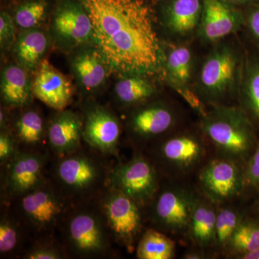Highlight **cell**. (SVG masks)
<instances>
[{
    "label": "cell",
    "mask_w": 259,
    "mask_h": 259,
    "mask_svg": "<svg viewBox=\"0 0 259 259\" xmlns=\"http://www.w3.org/2000/svg\"><path fill=\"white\" fill-rule=\"evenodd\" d=\"M13 10V18L20 28L30 30L47 18L50 8L49 0H19Z\"/></svg>",
    "instance_id": "obj_28"
},
{
    "label": "cell",
    "mask_w": 259,
    "mask_h": 259,
    "mask_svg": "<svg viewBox=\"0 0 259 259\" xmlns=\"http://www.w3.org/2000/svg\"><path fill=\"white\" fill-rule=\"evenodd\" d=\"M196 200L192 194L184 189H166L155 200L153 218L158 226L167 231H183L188 228Z\"/></svg>",
    "instance_id": "obj_8"
},
{
    "label": "cell",
    "mask_w": 259,
    "mask_h": 259,
    "mask_svg": "<svg viewBox=\"0 0 259 259\" xmlns=\"http://www.w3.org/2000/svg\"><path fill=\"white\" fill-rule=\"evenodd\" d=\"M243 65L240 54L231 46L221 44L214 47L199 74V94L213 103L223 101L238 90Z\"/></svg>",
    "instance_id": "obj_3"
},
{
    "label": "cell",
    "mask_w": 259,
    "mask_h": 259,
    "mask_svg": "<svg viewBox=\"0 0 259 259\" xmlns=\"http://www.w3.org/2000/svg\"><path fill=\"white\" fill-rule=\"evenodd\" d=\"M25 258L28 259H59L61 258L59 252L50 247H40L30 251Z\"/></svg>",
    "instance_id": "obj_36"
},
{
    "label": "cell",
    "mask_w": 259,
    "mask_h": 259,
    "mask_svg": "<svg viewBox=\"0 0 259 259\" xmlns=\"http://www.w3.org/2000/svg\"><path fill=\"white\" fill-rule=\"evenodd\" d=\"M227 1L233 2V3H243V2L251 1V0H227Z\"/></svg>",
    "instance_id": "obj_40"
},
{
    "label": "cell",
    "mask_w": 259,
    "mask_h": 259,
    "mask_svg": "<svg viewBox=\"0 0 259 259\" xmlns=\"http://www.w3.org/2000/svg\"><path fill=\"white\" fill-rule=\"evenodd\" d=\"M217 211L203 201L196 200L189 223L191 238L197 245H214Z\"/></svg>",
    "instance_id": "obj_25"
},
{
    "label": "cell",
    "mask_w": 259,
    "mask_h": 259,
    "mask_svg": "<svg viewBox=\"0 0 259 259\" xmlns=\"http://www.w3.org/2000/svg\"><path fill=\"white\" fill-rule=\"evenodd\" d=\"M15 22L13 15L6 10L0 14V42L3 49L11 47L15 41Z\"/></svg>",
    "instance_id": "obj_34"
},
{
    "label": "cell",
    "mask_w": 259,
    "mask_h": 259,
    "mask_svg": "<svg viewBox=\"0 0 259 259\" xmlns=\"http://www.w3.org/2000/svg\"><path fill=\"white\" fill-rule=\"evenodd\" d=\"M32 85L24 68L10 64L3 70L1 94L3 100L10 106L21 107L30 101Z\"/></svg>",
    "instance_id": "obj_23"
},
{
    "label": "cell",
    "mask_w": 259,
    "mask_h": 259,
    "mask_svg": "<svg viewBox=\"0 0 259 259\" xmlns=\"http://www.w3.org/2000/svg\"><path fill=\"white\" fill-rule=\"evenodd\" d=\"M204 194L214 203H223L238 197L245 187L243 168L239 163L220 157L210 161L199 176Z\"/></svg>",
    "instance_id": "obj_4"
},
{
    "label": "cell",
    "mask_w": 259,
    "mask_h": 259,
    "mask_svg": "<svg viewBox=\"0 0 259 259\" xmlns=\"http://www.w3.org/2000/svg\"><path fill=\"white\" fill-rule=\"evenodd\" d=\"M143 75H126L116 83L115 92L119 101L131 105L146 101L155 93L153 83Z\"/></svg>",
    "instance_id": "obj_26"
},
{
    "label": "cell",
    "mask_w": 259,
    "mask_h": 259,
    "mask_svg": "<svg viewBox=\"0 0 259 259\" xmlns=\"http://www.w3.org/2000/svg\"><path fill=\"white\" fill-rule=\"evenodd\" d=\"M51 27L56 40L66 48L80 47L93 40L91 20L78 0H56Z\"/></svg>",
    "instance_id": "obj_5"
},
{
    "label": "cell",
    "mask_w": 259,
    "mask_h": 259,
    "mask_svg": "<svg viewBox=\"0 0 259 259\" xmlns=\"http://www.w3.org/2000/svg\"><path fill=\"white\" fill-rule=\"evenodd\" d=\"M32 93L47 106L62 111L71 102L72 87L64 75L42 60L32 83Z\"/></svg>",
    "instance_id": "obj_10"
},
{
    "label": "cell",
    "mask_w": 259,
    "mask_h": 259,
    "mask_svg": "<svg viewBox=\"0 0 259 259\" xmlns=\"http://www.w3.org/2000/svg\"><path fill=\"white\" fill-rule=\"evenodd\" d=\"M103 212L115 238L124 245L132 246L142 226L137 202L115 189L104 201Z\"/></svg>",
    "instance_id": "obj_7"
},
{
    "label": "cell",
    "mask_w": 259,
    "mask_h": 259,
    "mask_svg": "<svg viewBox=\"0 0 259 259\" xmlns=\"http://www.w3.org/2000/svg\"><path fill=\"white\" fill-rule=\"evenodd\" d=\"M120 125L115 116L101 107L88 112L83 139L90 146L105 153H114L120 136Z\"/></svg>",
    "instance_id": "obj_13"
},
{
    "label": "cell",
    "mask_w": 259,
    "mask_h": 259,
    "mask_svg": "<svg viewBox=\"0 0 259 259\" xmlns=\"http://www.w3.org/2000/svg\"><path fill=\"white\" fill-rule=\"evenodd\" d=\"M247 25L251 35L259 42V8H255L248 15Z\"/></svg>",
    "instance_id": "obj_37"
},
{
    "label": "cell",
    "mask_w": 259,
    "mask_h": 259,
    "mask_svg": "<svg viewBox=\"0 0 259 259\" xmlns=\"http://www.w3.org/2000/svg\"><path fill=\"white\" fill-rule=\"evenodd\" d=\"M193 57L185 46L172 48L165 59V74L168 81L183 96L189 93L187 86L192 79Z\"/></svg>",
    "instance_id": "obj_24"
},
{
    "label": "cell",
    "mask_w": 259,
    "mask_h": 259,
    "mask_svg": "<svg viewBox=\"0 0 259 259\" xmlns=\"http://www.w3.org/2000/svg\"><path fill=\"white\" fill-rule=\"evenodd\" d=\"M175 253V242L154 230L144 233L137 247L140 259H171Z\"/></svg>",
    "instance_id": "obj_27"
},
{
    "label": "cell",
    "mask_w": 259,
    "mask_h": 259,
    "mask_svg": "<svg viewBox=\"0 0 259 259\" xmlns=\"http://www.w3.org/2000/svg\"><path fill=\"white\" fill-rule=\"evenodd\" d=\"M203 0H166L161 15L166 28L177 36L190 35L199 26Z\"/></svg>",
    "instance_id": "obj_16"
},
{
    "label": "cell",
    "mask_w": 259,
    "mask_h": 259,
    "mask_svg": "<svg viewBox=\"0 0 259 259\" xmlns=\"http://www.w3.org/2000/svg\"><path fill=\"white\" fill-rule=\"evenodd\" d=\"M238 91L241 108L255 126H259V58L243 63Z\"/></svg>",
    "instance_id": "obj_22"
},
{
    "label": "cell",
    "mask_w": 259,
    "mask_h": 259,
    "mask_svg": "<svg viewBox=\"0 0 259 259\" xmlns=\"http://www.w3.org/2000/svg\"><path fill=\"white\" fill-rule=\"evenodd\" d=\"M16 127L18 137L25 144H35L41 141L44 123L38 112H25L19 118Z\"/></svg>",
    "instance_id": "obj_31"
},
{
    "label": "cell",
    "mask_w": 259,
    "mask_h": 259,
    "mask_svg": "<svg viewBox=\"0 0 259 259\" xmlns=\"http://www.w3.org/2000/svg\"><path fill=\"white\" fill-rule=\"evenodd\" d=\"M202 130L220 157L245 163L258 141L255 125L241 107L217 105L202 117Z\"/></svg>",
    "instance_id": "obj_2"
},
{
    "label": "cell",
    "mask_w": 259,
    "mask_h": 259,
    "mask_svg": "<svg viewBox=\"0 0 259 259\" xmlns=\"http://www.w3.org/2000/svg\"><path fill=\"white\" fill-rule=\"evenodd\" d=\"M57 176L61 185L72 192H83L94 187L101 178L100 167L83 155H69L61 160Z\"/></svg>",
    "instance_id": "obj_14"
},
{
    "label": "cell",
    "mask_w": 259,
    "mask_h": 259,
    "mask_svg": "<svg viewBox=\"0 0 259 259\" xmlns=\"http://www.w3.org/2000/svg\"><path fill=\"white\" fill-rule=\"evenodd\" d=\"M243 175L245 187L259 192V142L245 162Z\"/></svg>",
    "instance_id": "obj_32"
},
{
    "label": "cell",
    "mask_w": 259,
    "mask_h": 259,
    "mask_svg": "<svg viewBox=\"0 0 259 259\" xmlns=\"http://www.w3.org/2000/svg\"><path fill=\"white\" fill-rule=\"evenodd\" d=\"M71 66L78 81L88 90L101 86L106 79L107 70L110 69L97 47L78 53L73 59Z\"/></svg>",
    "instance_id": "obj_20"
},
{
    "label": "cell",
    "mask_w": 259,
    "mask_h": 259,
    "mask_svg": "<svg viewBox=\"0 0 259 259\" xmlns=\"http://www.w3.org/2000/svg\"><path fill=\"white\" fill-rule=\"evenodd\" d=\"M14 1H19V0H14Z\"/></svg>",
    "instance_id": "obj_41"
},
{
    "label": "cell",
    "mask_w": 259,
    "mask_h": 259,
    "mask_svg": "<svg viewBox=\"0 0 259 259\" xmlns=\"http://www.w3.org/2000/svg\"><path fill=\"white\" fill-rule=\"evenodd\" d=\"M18 241V232L14 223L9 220H2L0 223V252L7 253L12 251Z\"/></svg>",
    "instance_id": "obj_33"
},
{
    "label": "cell",
    "mask_w": 259,
    "mask_h": 259,
    "mask_svg": "<svg viewBox=\"0 0 259 259\" xmlns=\"http://www.w3.org/2000/svg\"><path fill=\"white\" fill-rule=\"evenodd\" d=\"M205 146L199 138L191 134L172 136L162 143L159 156L168 166L181 172L198 165L205 156Z\"/></svg>",
    "instance_id": "obj_12"
},
{
    "label": "cell",
    "mask_w": 259,
    "mask_h": 259,
    "mask_svg": "<svg viewBox=\"0 0 259 259\" xmlns=\"http://www.w3.org/2000/svg\"><path fill=\"white\" fill-rule=\"evenodd\" d=\"M13 53L18 64L27 71L37 69L48 49L44 32L30 29L22 32L13 44Z\"/></svg>",
    "instance_id": "obj_21"
},
{
    "label": "cell",
    "mask_w": 259,
    "mask_h": 259,
    "mask_svg": "<svg viewBox=\"0 0 259 259\" xmlns=\"http://www.w3.org/2000/svg\"><path fill=\"white\" fill-rule=\"evenodd\" d=\"M42 171L44 161L37 155L23 153L13 158L7 175L10 193L23 195L41 186Z\"/></svg>",
    "instance_id": "obj_17"
},
{
    "label": "cell",
    "mask_w": 259,
    "mask_h": 259,
    "mask_svg": "<svg viewBox=\"0 0 259 259\" xmlns=\"http://www.w3.org/2000/svg\"><path fill=\"white\" fill-rule=\"evenodd\" d=\"M21 207L26 219L38 230L54 225L62 211V204L56 194L41 186L23 194Z\"/></svg>",
    "instance_id": "obj_15"
},
{
    "label": "cell",
    "mask_w": 259,
    "mask_h": 259,
    "mask_svg": "<svg viewBox=\"0 0 259 259\" xmlns=\"http://www.w3.org/2000/svg\"><path fill=\"white\" fill-rule=\"evenodd\" d=\"M243 24L241 13L225 0H203L199 27L200 36L205 41H218L239 30Z\"/></svg>",
    "instance_id": "obj_9"
},
{
    "label": "cell",
    "mask_w": 259,
    "mask_h": 259,
    "mask_svg": "<svg viewBox=\"0 0 259 259\" xmlns=\"http://www.w3.org/2000/svg\"><path fill=\"white\" fill-rule=\"evenodd\" d=\"M15 152V142L8 133H1L0 135V160L2 163L8 161L13 157Z\"/></svg>",
    "instance_id": "obj_35"
},
{
    "label": "cell",
    "mask_w": 259,
    "mask_h": 259,
    "mask_svg": "<svg viewBox=\"0 0 259 259\" xmlns=\"http://www.w3.org/2000/svg\"><path fill=\"white\" fill-rule=\"evenodd\" d=\"M92 22L93 41L110 70L152 74L161 64L151 8L145 0H78Z\"/></svg>",
    "instance_id": "obj_1"
},
{
    "label": "cell",
    "mask_w": 259,
    "mask_h": 259,
    "mask_svg": "<svg viewBox=\"0 0 259 259\" xmlns=\"http://www.w3.org/2000/svg\"><path fill=\"white\" fill-rule=\"evenodd\" d=\"M48 137L56 152L64 155L74 152L83 137V126L79 116L71 111L59 112L51 120Z\"/></svg>",
    "instance_id": "obj_19"
},
{
    "label": "cell",
    "mask_w": 259,
    "mask_h": 259,
    "mask_svg": "<svg viewBox=\"0 0 259 259\" xmlns=\"http://www.w3.org/2000/svg\"><path fill=\"white\" fill-rule=\"evenodd\" d=\"M111 182L115 190L136 201L144 203L151 199L158 189L156 172L144 157L136 156L117 166L112 172Z\"/></svg>",
    "instance_id": "obj_6"
},
{
    "label": "cell",
    "mask_w": 259,
    "mask_h": 259,
    "mask_svg": "<svg viewBox=\"0 0 259 259\" xmlns=\"http://www.w3.org/2000/svg\"><path fill=\"white\" fill-rule=\"evenodd\" d=\"M202 255L200 253H189L187 255H185V258L187 259H199L202 258Z\"/></svg>",
    "instance_id": "obj_39"
},
{
    "label": "cell",
    "mask_w": 259,
    "mask_h": 259,
    "mask_svg": "<svg viewBox=\"0 0 259 259\" xmlns=\"http://www.w3.org/2000/svg\"><path fill=\"white\" fill-rule=\"evenodd\" d=\"M238 256V258L241 259H259V249Z\"/></svg>",
    "instance_id": "obj_38"
},
{
    "label": "cell",
    "mask_w": 259,
    "mask_h": 259,
    "mask_svg": "<svg viewBox=\"0 0 259 259\" xmlns=\"http://www.w3.org/2000/svg\"><path fill=\"white\" fill-rule=\"evenodd\" d=\"M68 236L78 254L96 255L106 248V235L100 219L93 213L81 212L70 220Z\"/></svg>",
    "instance_id": "obj_11"
},
{
    "label": "cell",
    "mask_w": 259,
    "mask_h": 259,
    "mask_svg": "<svg viewBox=\"0 0 259 259\" xmlns=\"http://www.w3.org/2000/svg\"><path fill=\"white\" fill-rule=\"evenodd\" d=\"M175 114L169 107L153 103L139 108L133 114L131 127L141 139H151L164 134L175 123Z\"/></svg>",
    "instance_id": "obj_18"
},
{
    "label": "cell",
    "mask_w": 259,
    "mask_h": 259,
    "mask_svg": "<svg viewBox=\"0 0 259 259\" xmlns=\"http://www.w3.org/2000/svg\"><path fill=\"white\" fill-rule=\"evenodd\" d=\"M243 219L240 212L230 207L217 211L214 245L221 248L228 246L233 233Z\"/></svg>",
    "instance_id": "obj_30"
},
{
    "label": "cell",
    "mask_w": 259,
    "mask_h": 259,
    "mask_svg": "<svg viewBox=\"0 0 259 259\" xmlns=\"http://www.w3.org/2000/svg\"><path fill=\"white\" fill-rule=\"evenodd\" d=\"M228 247L238 255L259 249V221L244 218L233 233Z\"/></svg>",
    "instance_id": "obj_29"
}]
</instances>
